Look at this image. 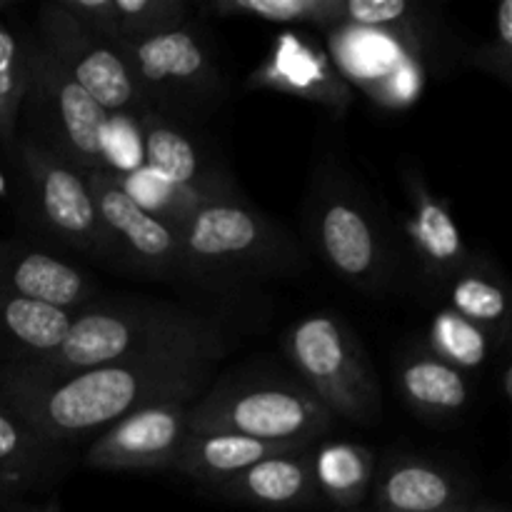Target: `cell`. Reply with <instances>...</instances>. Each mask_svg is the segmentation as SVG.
<instances>
[{"label": "cell", "instance_id": "cell-1", "mask_svg": "<svg viewBox=\"0 0 512 512\" xmlns=\"http://www.w3.org/2000/svg\"><path fill=\"white\" fill-rule=\"evenodd\" d=\"M220 360L215 355H160L50 380L0 370V403L45 438L78 448L150 405L198 400L213 383Z\"/></svg>", "mask_w": 512, "mask_h": 512}, {"label": "cell", "instance_id": "cell-2", "mask_svg": "<svg viewBox=\"0 0 512 512\" xmlns=\"http://www.w3.org/2000/svg\"><path fill=\"white\" fill-rule=\"evenodd\" d=\"M223 328L183 305L150 298H115L75 313L63 343L33 360L3 363L0 370L30 380H50L103 365L160 355L225 358Z\"/></svg>", "mask_w": 512, "mask_h": 512}, {"label": "cell", "instance_id": "cell-3", "mask_svg": "<svg viewBox=\"0 0 512 512\" xmlns=\"http://www.w3.org/2000/svg\"><path fill=\"white\" fill-rule=\"evenodd\" d=\"M178 233L183 278L210 290L290 278L308 265L288 230L243 198L200 205Z\"/></svg>", "mask_w": 512, "mask_h": 512}, {"label": "cell", "instance_id": "cell-4", "mask_svg": "<svg viewBox=\"0 0 512 512\" xmlns=\"http://www.w3.org/2000/svg\"><path fill=\"white\" fill-rule=\"evenodd\" d=\"M8 163L15 173V208L30 235L45 245L110 263V243L88 175L20 135Z\"/></svg>", "mask_w": 512, "mask_h": 512}, {"label": "cell", "instance_id": "cell-5", "mask_svg": "<svg viewBox=\"0 0 512 512\" xmlns=\"http://www.w3.org/2000/svg\"><path fill=\"white\" fill-rule=\"evenodd\" d=\"M335 418L298 380L250 378L215 385L188 408V433H233L278 445L310 448Z\"/></svg>", "mask_w": 512, "mask_h": 512}, {"label": "cell", "instance_id": "cell-6", "mask_svg": "<svg viewBox=\"0 0 512 512\" xmlns=\"http://www.w3.org/2000/svg\"><path fill=\"white\" fill-rule=\"evenodd\" d=\"M300 383L335 420L370 425L383 413L380 380L355 330L335 313H313L283 335Z\"/></svg>", "mask_w": 512, "mask_h": 512}, {"label": "cell", "instance_id": "cell-7", "mask_svg": "<svg viewBox=\"0 0 512 512\" xmlns=\"http://www.w3.org/2000/svg\"><path fill=\"white\" fill-rule=\"evenodd\" d=\"M110 115L30 38V68L18 135L80 173L108 170L105 138Z\"/></svg>", "mask_w": 512, "mask_h": 512}, {"label": "cell", "instance_id": "cell-8", "mask_svg": "<svg viewBox=\"0 0 512 512\" xmlns=\"http://www.w3.org/2000/svg\"><path fill=\"white\" fill-rule=\"evenodd\" d=\"M148 110L193 125L225 98L213 45L193 20L183 28L120 45Z\"/></svg>", "mask_w": 512, "mask_h": 512}, {"label": "cell", "instance_id": "cell-9", "mask_svg": "<svg viewBox=\"0 0 512 512\" xmlns=\"http://www.w3.org/2000/svg\"><path fill=\"white\" fill-rule=\"evenodd\" d=\"M308 230L315 250L343 283L380 293L390 285V245L373 210L348 185L325 180L310 200Z\"/></svg>", "mask_w": 512, "mask_h": 512}, {"label": "cell", "instance_id": "cell-10", "mask_svg": "<svg viewBox=\"0 0 512 512\" xmlns=\"http://www.w3.org/2000/svg\"><path fill=\"white\" fill-rule=\"evenodd\" d=\"M35 38L108 115L133 118L145 110L120 45L80 25L58 0H48L38 8Z\"/></svg>", "mask_w": 512, "mask_h": 512}, {"label": "cell", "instance_id": "cell-11", "mask_svg": "<svg viewBox=\"0 0 512 512\" xmlns=\"http://www.w3.org/2000/svg\"><path fill=\"white\" fill-rule=\"evenodd\" d=\"M90 193L110 243V265L158 280L183 278L180 233L130 195L113 170L88 173Z\"/></svg>", "mask_w": 512, "mask_h": 512}, {"label": "cell", "instance_id": "cell-12", "mask_svg": "<svg viewBox=\"0 0 512 512\" xmlns=\"http://www.w3.org/2000/svg\"><path fill=\"white\" fill-rule=\"evenodd\" d=\"M190 403H160L128 415L88 443L83 465L105 473L173 470L188 438Z\"/></svg>", "mask_w": 512, "mask_h": 512}, {"label": "cell", "instance_id": "cell-13", "mask_svg": "<svg viewBox=\"0 0 512 512\" xmlns=\"http://www.w3.org/2000/svg\"><path fill=\"white\" fill-rule=\"evenodd\" d=\"M138 130L140 165L170 188L198 195L205 203L215 200H238L233 180L218 168L213 155L203 148L188 125L170 120L155 110H140L133 115Z\"/></svg>", "mask_w": 512, "mask_h": 512}, {"label": "cell", "instance_id": "cell-14", "mask_svg": "<svg viewBox=\"0 0 512 512\" xmlns=\"http://www.w3.org/2000/svg\"><path fill=\"white\" fill-rule=\"evenodd\" d=\"M248 88L278 90L330 110H348L353 103V85L323 45L295 30H285L275 38L263 63L250 73Z\"/></svg>", "mask_w": 512, "mask_h": 512}, {"label": "cell", "instance_id": "cell-15", "mask_svg": "<svg viewBox=\"0 0 512 512\" xmlns=\"http://www.w3.org/2000/svg\"><path fill=\"white\" fill-rule=\"evenodd\" d=\"M0 290L73 313L100 300L98 283L78 263L20 240H0Z\"/></svg>", "mask_w": 512, "mask_h": 512}, {"label": "cell", "instance_id": "cell-16", "mask_svg": "<svg viewBox=\"0 0 512 512\" xmlns=\"http://www.w3.org/2000/svg\"><path fill=\"white\" fill-rule=\"evenodd\" d=\"M403 188L408 195L405 233L413 243L418 268L428 288L443 293L445 285L465 268L470 253L450 205L428 188L418 170H405Z\"/></svg>", "mask_w": 512, "mask_h": 512}, {"label": "cell", "instance_id": "cell-17", "mask_svg": "<svg viewBox=\"0 0 512 512\" xmlns=\"http://www.w3.org/2000/svg\"><path fill=\"white\" fill-rule=\"evenodd\" d=\"M73 465L70 445L45 438L0 403V505L48 493Z\"/></svg>", "mask_w": 512, "mask_h": 512}, {"label": "cell", "instance_id": "cell-18", "mask_svg": "<svg viewBox=\"0 0 512 512\" xmlns=\"http://www.w3.org/2000/svg\"><path fill=\"white\" fill-rule=\"evenodd\" d=\"M205 490L215 498L265 510H313L323 505L313 473V448L275 455Z\"/></svg>", "mask_w": 512, "mask_h": 512}, {"label": "cell", "instance_id": "cell-19", "mask_svg": "<svg viewBox=\"0 0 512 512\" xmlns=\"http://www.w3.org/2000/svg\"><path fill=\"white\" fill-rule=\"evenodd\" d=\"M373 512H445L470 505L450 470L430 460L395 455L375 468Z\"/></svg>", "mask_w": 512, "mask_h": 512}, {"label": "cell", "instance_id": "cell-20", "mask_svg": "<svg viewBox=\"0 0 512 512\" xmlns=\"http://www.w3.org/2000/svg\"><path fill=\"white\" fill-rule=\"evenodd\" d=\"M313 448V445H310ZM305 450L303 445H278L265 440L243 438L233 433H188L180 445L173 470L205 488L225 483L243 470L275 458V455Z\"/></svg>", "mask_w": 512, "mask_h": 512}, {"label": "cell", "instance_id": "cell-21", "mask_svg": "<svg viewBox=\"0 0 512 512\" xmlns=\"http://www.w3.org/2000/svg\"><path fill=\"white\" fill-rule=\"evenodd\" d=\"M398 388L405 403L423 418H458L473 400L468 373L453 368L428 348H415L398 363Z\"/></svg>", "mask_w": 512, "mask_h": 512}, {"label": "cell", "instance_id": "cell-22", "mask_svg": "<svg viewBox=\"0 0 512 512\" xmlns=\"http://www.w3.org/2000/svg\"><path fill=\"white\" fill-rule=\"evenodd\" d=\"M73 320V310L0 290V365L33 360L55 350L68 335Z\"/></svg>", "mask_w": 512, "mask_h": 512}, {"label": "cell", "instance_id": "cell-23", "mask_svg": "<svg viewBox=\"0 0 512 512\" xmlns=\"http://www.w3.org/2000/svg\"><path fill=\"white\" fill-rule=\"evenodd\" d=\"M378 458L348 440H328L313 448V473L320 500L335 512H355L373 490Z\"/></svg>", "mask_w": 512, "mask_h": 512}, {"label": "cell", "instance_id": "cell-24", "mask_svg": "<svg viewBox=\"0 0 512 512\" xmlns=\"http://www.w3.org/2000/svg\"><path fill=\"white\" fill-rule=\"evenodd\" d=\"M448 308L465 320L493 335L495 343L505 345L510 338V300L500 275L488 263H475L473 255L465 268L445 285Z\"/></svg>", "mask_w": 512, "mask_h": 512}, {"label": "cell", "instance_id": "cell-25", "mask_svg": "<svg viewBox=\"0 0 512 512\" xmlns=\"http://www.w3.org/2000/svg\"><path fill=\"white\" fill-rule=\"evenodd\" d=\"M30 38L0 18V153L10 158L18 140V118L30 68Z\"/></svg>", "mask_w": 512, "mask_h": 512}, {"label": "cell", "instance_id": "cell-26", "mask_svg": "<svg viewBox=\"0 0 512 512\" xmlns=\"http://www.w3.org/2000/svg\"><path fill=\"white\" fill-rule=\"evenodd\" d=\"M220 18H248L273 25H313L333 30L340 25V0H215L205 5Z\"/></svg>", "mask_w": 512, "mask_h": 512}, {"label": "cell", "instance_id": "cell-27", "mask_svg": "<svg viewBox=\"0 0 512 512\" xmlns=\"http://www.w3.org/2000/svg\"><path fill=\"white\" fill-rule=\"evenodd\" d=\"M428 350L463 373H475L490 360L495 340L455 310L443 308L428 328Z\"/></svg>", "mask_w": 512, "mask_h": 512}, {"label": "cell", "instance_id": "cell-28", "mask_svg": "<svg viewBox=\"0 0 512 512\" xmlns=\"http://www.w3.org/2000/svg\"><path fill=\"white\" fill-rule=\"evenodd\" d=\"M118 45L155 38L190 23V8L183 0H113Z\"/></svg>", "mask_w": 512, "mask_h": 512}, {"label": "cell", "instance_id": "cell-29", "mask_svg": "<svg viewBox=\"0 0 512 512\" xmlns=\"http://www.w3.org/2000/svg\"><path fill=\"white\" fill-rule=\"evenodd\" d=\"M415 5L405 0H340V25L415 40Z\"/></svg>", "mask_w": 512, "mask_h": 512}, {"label": "cell", "instance_id": "cell-30", "mask_svg": "<svg viewBox=\"0 0 512 512\" xmlns=\"http://www.w3.org/2000/svg\"><path fill=\"white\" fill-rule=\"evenodd\" d=\"M473 68L493 75L500 83H512V0H500L493 20V35L470 53Z\"/></svg>", "mask_w": 512, "mask_h": 512}, {"label": "cell", "instance_id": "cell-31", "mask_svg": "<svg viewBox=\"0 0 512 512\" xmlns=\"http://www.w3.org/2000/svg\"><path fill=\"white\" fill-rule=\"evenodd\" d=\"M0 512H63L60 508V500L48 498L45 503H30V500H15V503H5L0 505Z\"/></svg>", "mask_w": 512, "mask_h": 512}, {"label": "cell", "instance_id": "cell-32", "mask_svg": "<svg viewBox=\"0 0 512 512\" xmlns=\"http://www.w3.org/2000/svg\"><path fill=\"white\" fill-rule=\"evenodd\" d=\"M500 390H503L505 403H510V400H512V368H510V363H503V370H500Z\"/></svg>", "mask_w": 512, "mask_h": 512}, {"label": "cell", "instance_id": "cell-33", "mask_svg": "<svg viewBox=\"0 0 512 512\" xmlns=\"http://www.w3.org/2000/svg\"><path fill=\"white\" fill-rule=\"evenodd\" d=\"M465 512H508V510L495 508V505H480V508H473V505H470V508L465 510Z\"/></svg>", "mask_w": 512, "mask_h": 512}, {"label": "cell", "instance_id": "cell-34", "mask_svg": "<svg viewBox=\"0 0 512 512\" xmlns=\"http://www.w3.org/2000/svg\"><path fill=\"white\" fill-rule=\"evenodd\" d=\"M470 508V505H463V508H455V510H445V512H465V510H468Z\"/></svg>", "mask_w": 512, "mask_h": 512}, {"label": "cell", "instance_id": "cell-35", "mask_svg": "<svg viewBox=\"0 0 512 512\" xmlns=\"http://www.w3.org/2000/svg\"><path fill=\"white\" fill-rule=\"evenodd\" d=\"M355 512H373V510H355Z\"/></svg>", "mask_w": 512, "mask_h": 512}]
</instances>
